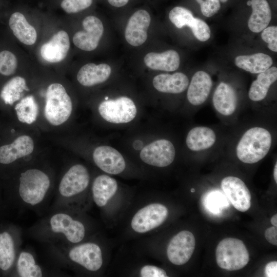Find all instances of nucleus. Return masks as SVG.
I'll list each match as a JSON object with an SVG mask.
<instances>
[{
  "instance_id": "obj_22",
  "label": "nucleus",
  "mask_w": 277,
  "mask_h": 277,
  "mask_svg": "<svg viewBox=\"0 0 277 277\" xmlns=\"http://www.w3.org/2000/svg\"><path fill=\"white\" fill-rule=\"evenodd\" d=\"M152 84L157 91L168 93H180L189 84L188 77L182 72L172 74H160L154 77Z\"/></svg>"
},
{
  "instance_id": "obj_32",
  "label": "nucleus",
  "mask_w": 277,
  "mask_h": 277,
  "mask_svg": "<svg viewBox=\"0 0 277 277\" xmlns=\"http://www.w3.org/2000/svg\"><path fill=\"white\" fill-rule=\"evenodd\" d=\"M16 269L21 277H41L43 271L36 264L33 255L28 251H22L18 256Z\"/></svg>"
},
{
  "instance_id": "obj_20",
  "label": "nucleus",
  "mask_w": 277,
  "mask_h": 277,
  "mask_svg": "<svg viewBox=\"0 0 277 277\" xmlns=\"http://www.w3.org/2000/svg\"><path fill=\"white\" fill-rule=\"evenodd\" d=\"M111 72V67L108 64L88 63L81 68L77 80L82 85L91 87L105 82Z\"/></svg>"
},
{
  "instance_id": "obj_12",
  "label": "nucleus",
  "mask_w": 277,
  "mask_h": 277,
  "mask_svg": "<svg viewBox=\"0 0 277 277\" xmlns=\"http://www.w3.org/2000/svg\"><path fill=\"white\" fill-rule=\"evenodd\" d=\"M84 30L77 32L73 36V42L79 49L90 51L95 49L104 32L101 21L94 16L86 17L82 22Z\"/></svg>"
},
{
  "instance_id": "obj_7",
  "label": "nucleus",
  "mask_w": 277,
  "mask_h": 277,
  "mask_svg": "<svg viewBox=\"0 0 277 277\" xmlns=\"http://www.w3.org/2000/svg\"><path fill=\"white\" fill-rule=\"evenodd\" d=\"M98 109L105 120L114 124L129 123L135 118L137 113L135 104L127 96L105 100L100 104Z\"/></svg>"
},
{
  "instance_id": "obj_24",
  "label": "nucleus",
  "mask_w": 277,
  "mask_h": 277,
  "mask_svg": "<svg viewBox=\"0 0 277 277\" xmlns=\"http://www.w3.org/2000/svg\"><path fill=\"white\" fill-rule=\"evenodd\" d=\"M9 25L15 36L22 43L32 45L37 39L35 28L26 20L24 15L18 12L13 13L10 17Z\"/></svg>"
},
{
  "instance_id": "obj_5",
  "label": "nucleus",
  "mask_w": 277,
  "mask_h": 277,
  "mask_svg": "<svg viewBox=\"0 0 277 277\" xmlns=\"http://www.w3.org/2000/svg\"><path fill=\"white\" fill-rule=\"evenodd\" d=\"M216 261L218 266L228 271L244 268L249 261V253L243 242L227 238L222 240L216 247Z\"/></svg>"
},
{
  "instance_id": "obj_1",
  "label": "nucleus",
  "mask_w": 277,
  "mask_h": 277,
  "mask_svg": "<svg viewBox=\"0 0 277 277\" xmlns=\"http://www.w3.org/2000/svg\"><path fill=\"white\" fill-rule=\"evenodd\" d=\"M62 209L50 215L37 226V235L46 240L57 238L72 244L81 242L86 234L85 225Z\"/></svg>"
},
{
  "instance_id": "obj_44",
  "label": "nucleus",
  "mask_w": 277,
  "mask_h": 277,
  "mask_svg": "<svg viewBox=\"0 0 277 277\" xmlns=\"http://www.w3.org/2000/svg\"><path fill=\"white\" fill-rule=\"evenodd\" d=\"M247 5L248 6H251V1H248V2H247Z\"/></svg>"
},
{
  "instance_id": "obj_6",
  "label": "nucleus",
  "mask_w": 277,
  "mask_h": 277,
  "mask_svg": "<svg viewBox=\"0 0 277 277\" xmlns=\"http://www.w3.org/2000/svg\"><path fill=\"white\" fill-rule=\"evenodd\" d=\"M90 181L89 172L85 166L76 164L71 167L62 177L58 188V201L63 207L64 203L83 193Z\"/></svg>"
},
{
  "instance_id": "obj_26",
  "label": "nucleus",
  "mask_w": 277,
  "mask_h": 277,
  "mask_svg": "<svg viewBox=\"0 0 277 277\" xmlns=\"http://www.w3.org/2000/svg\"><path fill=\"white\" fill-rule=\"evenodd\" d=\"M216 141V135L211 129L202 126L196 127L188 132L186 143L189 149L198 151L210 148Z\"/></svg>"
},
{
  "instance_id": "obj_45",
  "label": "nucleus",
  "mask_w": 277,
  "mask_h": 277,
  "mask_svg": "<svg viewBox=\"0 0 277 277\" xmlns=\"http://www.w3.org/2000/svg\"><path fill=\"white\" fill-rule=\"evenodd\" d=\"M228 0H219V1L222 2V3H225Z\"/></svg>"
},
{
  "instance_id": "obj_4",
  "label": "nucleus",
  "mask_w": 277,
  "mask_h": 277,
  "mask_svg": "<svg viewBox=\"0 0 277 277\" xmlns=\"http://www.w3.org/2000/svg\"><path fill=\"white\" fill-rule=\"evenodd\" d=\"M72 110L71 98L64 86L59 83L50 84L47 90L45 116L52 125L58 126L70 117Z\"/></svg>"
},
{
  "instance_id": "obj_14",
  "label": "nucleus",
  "mask_w": 277,
  "mask_h": 277,
  "mask_svg": "<svg viewBox=\"0 0 277 277\" xmlns=\"http://www.w3.org/2000/svg\"><path fill=\"white\" fill-rule=\"evenodd\" d=\"M151 22L149 13L145 10L135 12L130 17L125 31L127 42L137 47L142 45L147 38V30Z\"/></svg>"
},
{
  "instance_id": "obj_28",
  "label": "nucleus",
  "mask_w": 277,
  "mask_h": 277,
  "mask_svg": "<svg viewBox=\"0 0 277 277\" xmlns=\"http://www.w3.org/2000/svg\"><path fill=\"white\" fill-rule=\"evenodd\" d=\"M272 63V58L263 53L239 55L235 58V64L238 67L251 73L265 71L271 67Z\"/></svg>"
},
{
  "instance_id": "obj_18",
  "label": "nucleus",
  "mask_w": 277,
  "mask_h": 277,
  "mask_svg": "<svg viewBox=\"0 0 277 277\" xmlns=\"http://www.w3.org/2000/svg\"><path fill=\"white\" fill-rule=\"evenodd\" d=\"M33 149L32 138L26 135L20 136L12 143L0 147V163L10 164L31 154Z\"/></svg>"
},
{
  "instance_id": "obj_29",
  "label": "nucleus",
  "mask_w": 277,
  "mask_h": 277,
  "mask_svg": "<svg viewBox=\"0 0 277 277\" xmlns=\"http://www.w3.org/2000/svg\"><path fill=\"white\" fill-rule=\"evenodd\" d=\"M169 18L177 28L188 26L193 33L204 22L202 19L194 17L189 10L182 7L173 8L169 12Z\"/></svg>"
},
{
  "instance_id": "obj_3",
  "label": "nucleus",
  "mask_w": 277,
  "mask_h": 277,
  "mask_svg": "<svg viewBox=\"0 0 277 277\" xmlns=\"http://www.w3.org/2000/svg\"><path fill=\"white\" fill-rule=\"evenodd\" d=\"M19 180L18 194L24 204L35 207L47 198L51 180L45 172L29 169L21 173Z\"/></svg>"
},
{
  "instance_id": "obj_35",
  "label": "nucleus",
  "mask_w": 277,
  "mask_h": 277,
  "mask_svg": "<svg viewBox=\"0 0 277 277\" xmlns=\"http://www.w3.org/2000/svg\"><path fill=\"white\" fill-rule=\"evenodd\" d=\"M93 0H63L61 4L62 9L68 13H74L89 7Z\"/></svg>"
},
{
  "instance_id": "obj_31",
  "label": "nucleus",
  "mask_w": 277,
  "mask_h": 277,
  "mask_svg": "<svg viewBox=\"0 0 277 277\" xmlns=\"http://www.w3.org/2000/svg\"><path fill=\"white\" fill-rule=\"evenodd\" d=\"M24 90H29L25 80L21 76H15L3 87L1 96L5 104L12 105L20 99Z\"/></svg>"
},
{
  "instance_id": "obj_33",
  "label": "nucleus",
  "mask_w": 277,
  "mask_h": 277,
  "mask_svg": "<svg viewBox=\"0 0 277 277\" xmlns=\"http://www.w3.org/2000/svg\"><path fill=\"white\" fill-rule=\"evenodd\" d=\"M18 120L31 124L36 121L38 107L34 97L29 95L23 98L15 107Z\"/></svg>"
},
{
  "instance_id": "obj_8",
  "label": "nucleus",
  "mask_w": 277,
  "mask_h": 277,
  "mask_svg": "<svg viewBox=\"0 0 277 277\" xmlns=\"http://www.w3.org/2000/svg\"><path fill=\"white\" fill-rule=\"evenodd\" d=\"M168 210L160 203H152L138 210L133 216L131 226L136 232L143 233L161 225L168 216Z\"/></svg>"
},
{
  "instance_id": "obj_46",
  "label": "nucleus",
  "mask_w": 277,
  "mask_h": 277,
  "mask_svg": "<svg viewBox=\"0 0 277 277\" xmlns=\"http://www.w3.org/2000/svg\"><path fill=\"white\" fill-rule=\"evenodd\" d=\"M199 4H200L202 1L204 0H195Z\"/></svg>"
},
{
  "instance_id": "obj_15",
  "label": "nucleus",
  "mask_w": 277,
  "mask_h": 277,
  "mask_svg": "<svg viewBox=\"0 0 277 277\" xmlns=\"http://www.w3.org/2000/svg\"><path fill=\"white\" fill-rule=\"evenodd\" d=\"M93 159L99 168L109 174H118L126 167L122 155L110 146H101L96 148L93 153Z\"/></svg>"
},
{
  "instance_id": "obj_10",
  "label": "nucleus",
  "mask_w": 277,
  "mask_h": 277,
  "mask_svg": "<svg viewBox=\"0 0 277 277\" xmlns=\"http://www.w3.org/2000/svg\"><path fill=\"white\" fill-rule=\"evenodd\" d=\"M195 246V240L192 233L183 230L170 241L167 249L169 261L175 265L186 263L191 257Z\"/></svg>"
},
{
  "instance_id": "obj_34",
  "label": "nucleus",
  "mask_w": 277,
  "mask_h": 277,
  "mask_svg": "<svg viewBox=\"0 0 277 277\" xmlns=\"http://www.w3.org/2000/svg\"><path fill=\"white\" fill-rule=\"evenodd\" d=\"M17 66V60L14 54L8 50L0 52V73L6 76L12 75Z\"/></svg>"
},
{
  "instance_id": "obj_37",
  "label": "nucleus",
  "mask_w": 277,
  "mask_h": 277,
  "mask_svg": "<svg viewBox=\"0 0 277 277\" xmlns=\"http://www.w3.org/2000/svg\"><path fill=\"white\" fill-rule=\"evenodd\" d=\"M199 4L202 14L208 17L214 15L221 8L219 0H204Z\"/></svg>"
},
{
  "instance_id": "obj_2",
  "label": "nucleus",
  "mask_w": 277,
  "mask_h": 277,
  "mask_svg": "<svg viewBox=\"0 0 277 277\" xmlns=\"http://www.w3.org/2000/svg\"><path fill=\"white\" fill-rule=\"evenodd\" d=\"M271 135L266 129L253 127L243 134L236 147L238 159L244 163L253 164L263 159L271 145Z\"/></svg>"
},
{
  "instance_id": "obj_13",
  "label": "nucleus",
  "mask_w": 277,
  "mask_h": 277,
  "mask_svg": "<svg viewBox=\"0 0 277 277\" xmlns=\"http://www.w3.org/2000/svg\"><path fill=\"white\" fill-rule=\"evenodd\" d=\"M221 188L233 206L241 212L247 211L251 206V194L244 182L232 176L224 178Z\"/></svg>"
},
{
  "instance_id": "obj_43",
  "label": "nucleus",
  "mask_w": 277,
  "mask_h": 277,
  "mask_svg": "<svg viewBox=\"0 0 277 277\" xmlns=\"http://www.w3.org/2000/svg\"><path fill=\"white\" fill-rule=\"evenodd\" d=\"M273 176L275 183H277V164L276 163L274 168Z\"/></svg>"
},
{
  "instance_id": "obj_9",
  "label": "nucleus",
  "mask_w": 277,
  "mask_h": 277,
  "mask_svg": "<svg viewBox=\"0 0 277 277\" xmlns=\"http://www.w3.org/2000/svg\"><path fill=\"white\" fill-rule=\"evenodd\" d=\"M175 150L172 143L165 139L158 140L144 147L140 157L145 163L158 167L170 165L175 158Z\"/></svg>"
},
{
  "instance_id": "obj_25",
  "label": "nucleus",
  "mask_w": 277,
  "mask_h": 277,
  "mask_svg": "<svg viewBox=\"0 0 277 277\" xmlns=\"http://www.w3.org/2000/svg\"><path fill=\"white\" fill-rule=\"evenodd\" d=\"M252 12L248 22L249 29L253 32L263 31L271 19V11L266 0H251Z\"/></svg>"
},
{
  "instance_id": "obj_11",
  "label": "nucleus",
  "mask_w": 277,
  "mask_h": 277,
  "mask_svg": "<svg viewBox=\"0 0 277 277\" xmlns=\"http://www.w3.org/2000/svg\"><path fill=\"white\" fill-rule=\"evenodd\" d=\"M67 256L71 262L90 271L98 270L103 265L101 249L92 242L84 243L72 247L68 251Z\"/></svg>"
},
{
  "instance_id": "obj_16",
  "label": "nucleus",
  "mask_w": 277,
  "mask_h": 277,
  "mask_svg": "<svg viewBox=\"0 0 277 277\" xmlns=\"http://www.w3.org/2000/svg\"><path fill=\"white\" fill-rule=\"evenodd\" d=\"M70 46L68 33L61 30L44 44L40 49L42 57L50 63L60 62L65 58Z\"/></svg>"
},
{
  "instance_id": "obj_27",
  "label": "nucleus",
  "mask_w": 277,
  "mask_h": 277,
  "mask_svg": "<svg viewBox=\"0 0 277 277\" xmlns=\"http://www.w3.org/2000/svg\"><path fill=\"white\" fill-rule=\"evenodd\" d=\"M277 68L271 67L261 72L250 87L249 97L253 101H260L266 96L270 86L276 81Z\"/></svg>"
},
{
  "instance_id": "obj_21",
  "label": "nucleus",
  "mask_w": 277,
  "mask_h": 277,
  "mask_svg": "<svg viewBox=\"0 0 277 277\" xmlns=\"http://www.w3.org/2000/svg\"><path fill=\"white\" fill-rule=\"evenodd\" d=\"M117 188V183L114 178L105 174L97 176L92 185L93 201L98 207H104L114 195Z\"/></svg>"
},
{
  "instance_id": "obj_42",
  "label": "nucleus",
  "mask_w": 277,
  "mask_h": 277,
  "mask_svg": "<svg viewBox=\"0 0 277 277\" xmlns=\"http://www.w3.org/2000/svg\"><path fill=\"white\" fill-rule=\"evenodd\" d=\"M271 224L275 227H277V214H275L272 216L270 220Z\"/></svg>"
},
{
  "instance_id": "obj_40",
  "label": "nucleus",
  "mask_w": 277,
  "mask_h": 277,
  "mask_svg": "<svg viewBox=\"0 0 277 277\" xmlns=\"http://www.w3.org/2000/svg\"><path fill=\"white\" fill-rule=\"evenodd\" d=\"M265 274L267 277L277 276V262L272 261L268 263L265 268Z\"/></svg>"
},
{
  "instance_id": "obj_19",
  "label": "nucleus",
  "mask_w": 277,
  "mask_h": 277,
  "mask_svg": "<svg viewBox=\"0 0 277 277\" xmlns=\"http://www.w3.org/2000/svg\"><path fill=\"white\" fill-rule=\"evenodd\" d=\"M212 102L214 108L218 112L223 115L229 116L235 110L238 96L230 85L221 82L214 92Z\"/></svg>"
},
{
  "instance_id": "obj_41",
  "label": "nucleus",
  "mask_w": 277,
  "mask_h": 277,
  "mask_svg": "<svg viewBox=\"0 0 277 277\" xmlns=\"http://www.w3.org/2000/svg\"><path fill=\"white\" fill-rule=\"evenodd\" d=\"M129 0H108V3L115 7H121L126 5Z\"/></svg>"
},
{
  "instance_id": "obj_17",
  "label": "nucleus",
  "mask_w": 277,
  "mask_h": 277,
  "mask_svg": "<svg viewBox=\"0 0 277 277\" xmlns=\"http://www.w3.org/2000/svg\"><path fill=\"white\" fill-rule=\"evenodd\" d=\"M212 86V79L207 73L203 71L195 72L187 90L189 102L194 106L202 104L208 97Z\"/></svg>"
},
{
  "instance_id": "obj_36",
  "label": "nucleus",
  "mask_w": 277,
  "mask_h": 277,
  "mask_svg": "<svg viewBox=\"0 0 277 277\" xmlns=\"http://www.w3.org/2000/svg\"><path fill=\"white\" fill-rule=\"evenodd\" d=\"M262 39L268 44V48L274 52L277 51V27L270 26L265 28L261 34Z\"/></svg>"
},
{
  "instance_id": "obj_47",
  "label": "nucleus",
  "mask_w": 277,
  "mask_h": 277,
  "mask_svg": "<svg viewBox=\"0 0 277 277\" xmlns=\"http://www.w3.org/2000/svg\"><path fill=\"white\" fill-rule=\"evenodd\" d=\"M191 191L193 192L195 191V190H194L193 188H192V189H191Z\"/></svg>"
},
{
  "instance_id": "obj_30",
  "label": "nucleus",
  "mask_w": 277,
  "mask_h": 277,
  "mask_svg": "<svg viewBox=\"0 0 277 277\" xmlns=\"http://www.w3.org/2000/svg\"><path fill=\"white\" fill-rule=\"evenodd\" d=\"M15 259L14 241L8 232L0 233V269L7 271L12 266Z\"/></svg>"
},
{
  "instance_id": "obj_39",
  "label": "nucleus",
  "mask_w": 277,
  "mask_h": 277,
  "mask_svg": "<svg viewBox=\"0 0 277 277\" xmlns=\"http://www.w3.org/2000/svg\"><path fill=\"white\" fill-rule=\"evenodd\" d=\"M266 239L271 244L277 245V228L272 226L267 228L265 232Z\"/></svg>"
},
{
  "instance_id": "obj_23",
  "label": "nucleus",
  "mask_w": 277,
  "mask_h": 277,
  "mask_svg": "<svg viewBox=\"0 0 277 277\" xmlns=\"http://www.w3.org/2000/svg\"><path fill=\"white\" fill-rule=\"evenodd\" d=\"M145 65L155 70L173 71L177 69L180 64L178 53L169 50L162 53L150 52L144 58Z\"/></svg>"
},
{
  "instance_id": "obj_38",
  "label": "nucleus",
  "mask_w": 277,
  "mask_h": 277,
  "mask_svg": "<svg viewBox=\"0 0 277 277\" xmlns=\"http://www.w3.org/2000/svg\"><path fill=\"white\" fill-rule=\"evenodd\" d=\"M140 276L142 277H166L168 275L164 269L155 266L147 265L141 269Z\"/></svg>"
}]
</instances>
